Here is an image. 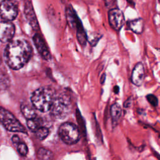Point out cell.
<instances>
[{
    "label": "cell",
    "instance_id": "cell-17",
    "mask_svg": "<svg viewBox=\"0 0 160 160\" xmlns=\"http://www.w3.org/2000/svg\"><path fill=\"white\" fill-rule=\"evenodd\" d=\"M87 34V41L92 46L97 44L99 39L102 38V35L97 32H91Z\"/></svg>",
    "mask_w": 160,
    "mask_h": 160
},
{
    "label": "cell",
    "instance_id": "cell-14",
    "mask_svg": "<svg viewBox=\"0 0 160 160\" xmlns=\"http://www.w3.org/2000/svg\"><path fill=\"white\" fill-rule=\"evenodd\" d=\"M36 156L38 160H54L53 153L44 148H41L38 150Z\"/></svg>",
    "mask_w": 160,
    "mask_h": 160
},
{
    "label": "cell",
    "instance_id": "cell-19",
    "mask_svg": "<svg viewBox=\"0 0 160 160\" xmlns=\"http://www.w3.org/2000/svg\"><path fill=\"white\" fill-rule=\"evenodd\" d=\"M17 149L19 154L23 157H25L28 152V148L27 145L24 142H19L18 144Z\"/></svg>",
    "mask_w": 160,
    "mask_h": 160
},
{
    "label": "cell",
    "instance_id": "cell-7",
    "mask_svg": "<svg viewBox=\"0 0 160 160\" xmlns=\"http://www.w3.org/2000/svg\"><path fill=\"white\" fill-rule=\"evenodd\" d=\"M108 19L111 27L116 31H119L124 23V14L117 8H111L109 10Z\"/></svg>",
    "mask_w": 160,
    "mask_h": 160
},
{
    "label": "cell",
    "instance_id": "cell-9",
    "mask_svg": "<svg viewBox=\"0 0 160 160\" xmlns=\"http://www.w3.org/2000/svg\"><path fill=\"white\" fill-rule=\"evenodd\" d=\"M33 42L42 58L49 61L51 59V56L42 37L39 34H35L33 36Z\"/></svg>",
    "mask_w": 160,
    "mask_h": 160
},
{
    "label": "cell",
    "instance_id": "cell-22",
    "mask_svg": "<svg viewBox=\"0 0 160 160\" xmlns=\"http://www.w3.org/2000/svg\"><path fill=\"white\" fill-rule=\"evenodd\" d=\"M11 140H12V141L14 144H18L20 142V139H19V137L18 135H14L12 137Z\"/></svg>",
    "mask_w": 160,
    "mask_h": 160
},
{
    "label": "cell",
    "instance_id": "cell-12",
    "mask_svg": "<svg viewBox=\"0 0 160 160\" xmlns=\"http://www.w3.org/2000/svg\"><path fill=\"white\" fill-rule=\"evenodd\" d=\"M128 26L132 31L136 34H141L144 30V22L142 18H138L128 22Z\"/></svg>",
    "mask_w": 160,
    "mask_h": 160
},
{
    "label": "cell",
    "instance_id": "cell-11",
    "mask_svg": "<svg viewBox=\"0 0 160 160\" xmlns=\"http://www.w3.org/2000/svg\"><path fill=\"white\" fill-rule=\"evenodd\" d=\"M144 68L142 62H138L132 72L131 82L136 86H140L144 79Z\"/></svg>",
    "mask_w": 160,
    "mask_h": 160
},
{
    "label": "cell",
    "instance_id": "cell-1",
    "mask_svg": "<svg viewBox=\"0 0 160 160\" xmlns=\"http://www.w3.org/2000/svg\"><path fill=\"white\" fill-rule=\"evenodd\" d=\"M32 47L29 42L23 39L11 41L4 50V59L8 66L14 70L22 68L29 61Z\"/></svg>",
    "mask_w": 160,
    "mask_h": 160
},
{
    "label": "cell",
    "instance_id": "cell-2",
    "mask_svg": "<svg viewBox=\"0 0 160 160\" xmlns=\"http://www.w3.org/2000/svg\"><path fill=\"white\" fill-rule=\"evenodd\" d=\"M54 98L55 94L52 89L48 87H41L32 93L31 100L36 109L45 112L50 110Z\"/></svg>",
    "mask_w": 160,
    "mask_h": 160
},
{
    "label": "cell",
    "instance_id": "cell-10",
    "mask_svg": "<svg viewBox=\"0 0 160 160\" xmlns=\"http://www.w3.org/2000/svg\"><path fill=\"white\" fill-rule=\"evenodd\" d=\"M24 14L31 27L34 30L38 31L39 28L31 1H26L24 2Z\"/></svg>",
    "mask_w": 160,
    "mask_h": 160
},
{
    "label": "cell",
    "instance_id": "cell-8",
    "mask_svg": "<svg viewBox=\"0 0 160 160\" xmlns=\"http://www.w3.org/2000/svg\"><path fill=\"white\" fill-rule=\"evenodd\" d=\"M15 32L14 25L9 21H0V41L11 42Z\"/></svg>",
    "mask_w": 160,
    "mask_h": 160
},
{
    "label": "cell",
    "instance_id": "cell-15",
    "mask_svg": "<svg viewBox=\"0 0 160 160\" xmlns=\"http://www.w3.org/2000/svg\"><path fill=\"white\" fill-rule=\"evenodd\" d=\"M20 109L22 114L26 118H27V119H31L37 117L34 109L28 104H21Z\"/></svg>",
    "mask_w": 160,
    "mask_h": 160
},
{
    "label": "cell",
    "instance_id": "cell-5",
    "mask_svg": "<svg viewBox=\"0 0 160 160\" xmlns=\"http://www.w3.org/2000/svg\"><path fill=\"white\" fill-rule=\"evenodd\" d=\"M0 122L9 131L27 133L26 128L8 110L0 106Z\"/></svg>",
    "mask_w": 160,
    "mask_h": 160
},
{
    "label": "cell",
    "instance_id": "cell-6",
    "mask_svg": "<svg viewBox=\"0 0 160 160\" xmlns=\"http://www.w3.org/2000/svg\"><path fill=\"white\" fill-rule=\"evenodd\" d=\"M18 12V6L14 2L5 0L0 3V16L5 21L14 20Z\"/></svg>",
    "mask_w": 160,
    "mask_h": 160
},
{
    "label": "cell",
    "instance_id": "cell-23",
    "mask_svg": "<svg viewBox=\"0 0 160 160\" xmlns=\"http://www.w3.org/2000/svg\"><path fill=\"white\" fill-rule=\"evenodd\" d=\"M113 91L115 94H118L119 92V87L118 86H115L113 88Z\"/></svg>",
    "mask_w": 160,
    "mask_h": 160
},
{
    "label": "cell",
    "instance_id": "cell-20",
    "mask_svg": "<svg viewBox=\"0 0 160 160\" xmlns=\"http://www.w3.org/2000/svg\"><path fill=\"white\" fill-rule=\"evenodd\" d=\"M147 101L149 102V104L152 106L153 107H156L158 105V99L157 97L152 94H149L146 96Z\"/></svg>",
    "mask_w": 160,
    "mask_h": 160
},
{
    "label": "cell",
    "instance_id": "cell-18",
    "mask_svg": "<svg viewBox=\"0 0 160 160\" xmlns=\"http://www.w3.org/2000/svg\"><path fill=\"white\" fill-rule=\"evenodd\" d=\"M49 129L47 128L46 127L42 126L35 132V135L38 139L42 141L48 137V136L49 135Z\"/></svg>",
    "mask_w": 160,
    "mask_h": 160
},
{
    "label": "cell",
    "instance_id": "cell-26",
    "mask_svg": "<svg viewBox=\"0 0 160 160\" xmlns=\"http://www.w3.org/2000/svg\"><path fill=\"white\" fill-rule=\"evenodd\" d=\"M0 62H1V58H0Z\"/></svg>",
    "mask_w": 160,
    "mask_h": 160
},
{
    "label": "cell",
    "instance_id": "cell-4",
    "mask_svg": "<svg viewBox=\"0 0 160 160\" xmlns=\"http://www.w3.org/2000/svg\"><path fill=\"white\" fill-rule=\"evenodd\" d=\"M58 135L64 143L69 145L76 144L80 139L79 128L74 124L69 122L61 124L58 129Z\"/></svg>",
    "mask_w": 160,
    "mask_h": 160
},
{
    "label": "cell",
    "instance_id": "cell-3",
    "mask_svg": "<svg viewBox=\"0 0 160 160\" xmlns=\"http://www.w3.org/2000/svg\"><path fill=\"white\" fill-rule=\"evenodd\" d=\"M72 102L70 97L61 94L55 98L51 105L50 112L51 115L57 119H64L71 112Z\"/></svg>",
    "mask_w": 160,
    "mask_h": 160
},
{
    "label": "cell",
    "instance_id": "cell-24",
    "mask_svg": "<svg viewBox=\"0 0 160 160\" xmlns=\"http://www.w3.org/2000/svg\"><path fill=\"white\" fill-rule=\"evenodd\" d=\"M105 78H106V75H105V74H103L101 76V79H100V81H101V84H103V83L104 82Z\"/></svg>",
    "mask_w": 160,
    "mask_h": 160
},
{
    "label": "cell",
    "instance_id": "cell-25",
    "mask_svg": "<svg viewBox=\"0 0 160 160\" xmlns=\"http://www.w3.org/2000/svg\"><path fill=\"white\" fill-rule=\"evenodd\" d=\"M154 154H155V156L157 158V159H158V160H160V154H158V153L156 152H154Z\"/></svg>",
    "mask_w": 160,
    "mask_h": 160
},
{
    "label": "cell",
    "instance_id": "cell-21",
    "mask_svg": "<svg viewBox=\"0 0 160 160\" xmlns=\"http://www.w3.org/2000/svg\"><path fill=\"white\" fill-rule=\"evenodd\" d=\"M132 104V98L130 97L124 103V107L127 108H129L131 106Z\"/></svg>",
    "mask_w": 160,
    "mask_h": 160
},
{
    "label": "cell",
    "instance_id": "cell-13",
    "mask_svg": "<svg viewBox=\"0 0 160 160\" xmlns=\"http://www.w3.org/2000/svg\"><path fill=\"white\" fill-rule=\"evenodd\" d=\"M110 114L112 120V124L113 127H115L121 116L122 108L121 106L118 103H114L110 109Z\"/></svg>",
    "mask_w": 160,
    "mask_h": 160
},
{
    "label": "cell",
    "instance_id": "cell-16",
    "mask_svg": "<svg viewBox=\"0 0 160 160\" xmlns=\"http://www.w3.org/2000/svg\"><path fill=\"white\" fill-rule=\"evenodd\" d=\"M42 121L41 118L36 117L35 118L27 120V126L32 132H36L39 128L42 127Z\"/></svg>",
    "mask_w": 160,
    "mask_h": 160
}]
</instances>
